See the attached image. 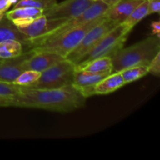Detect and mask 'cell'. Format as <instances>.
Returning a JSON list of instances; mask_svg holds the SVG:
<instances>
[{"label": "cell", "instance_id": "obj_30", "mask_svg": "<svg viewBox=\"0 0 160 160\" xmlns=\"http://www.w3.org/2000/svg\"><path fill=\"white\" fill-rule=\"evenodd\" d=\"M5 15H6V12H0V21H1V20H2V18L5 17Z\"/></svg>", "mask_w": 160, "mask_h": 160}, {"label": "cell", "instance_id": "obj_16", "mask_svg": "<svg viewBox=\"0 0 160 160\" xmlns=\"http://www.w3.org/2000/svg\"><path fill=\"white\" fill-rule=\"evenodd\" d=\"M6 40H17L28 47L31 48L30 39L20 32L18 28L6 18V15L0 21V42Z\"/></svg>", "mask_w": 160, "mask_h": 160}, {"label": "cell", "instance_id": "obj_19", "mask_svg": "<svg viewBox=\"0 0 160 160\" xmlns=\"http://www.w3.org/2000/svg\"><path fill=\"white\" fill-rule=\"evenodd\" d=\"M148 1L145 0L142 3L137 6L133 10V12L130 14L129 17L127 20L123 22L124 24L129 27L130 28L133 29L136 24L139 23L142 20H143L145 17L148 16Z\"/></svg>", "mask_w": 160, "mask_h": 160}, {"label": "cell", "instance_id": "obj_25", "mask_svg": "<svg viewBox=\"0 0 160 160\" xmlns=\"http://www.w3.org/2000/svg\"><path fill=\"white\" fill-rule=\"evenodd\" d=\"M148 1V14L159 13L160 11V0H147Z\"/></svg>", "mask_w": 160, "mask_h": 160}, {"label": "cell", "instance_id": "obj_11", "mask_svg": "<svg viewBox=\"0 0 160 160\" xmlns=\"http://www.w3.org/2000/svg\"><path fill=\"white\" fill-rule=\"evenodd\" d=\"M107 75L109 74L107 73L96 74V73H87V72L74 70V77H73L72 85L76 88L84 98H87L95 95L94 91L95 86Z\"/></svg>", "mask_w": 160, "mask_h": 160}, {"label": "cell", "instance_id": "obj_13", "mask_svg": "<svg viewBox=\"0 0 160 160\" xmlns=\"http://www.w3.org/2000/svg\"><path fill=\"white\" fill-rule=\"evenodd\" d=\"M144 1L145 0H120L114 6L109 7L104 15L116 25L120 24L123 23L133 10Z\"/></svg>", "mask_w": 160, "mask_h": 160}, {"label": "cell", "instance_id": "obj_18", "mask_svg": "<svg viewBox=\"0 0 160 160\" xmlns=\"http://www.w3.org/2000/svg\"><path fill=\"white\" fill-rule=\"evenodd\" d=\"M23 52V44L17 40H6L0 42V59H8L20 56Z\"/></svg>", "mask_w": 160, "mask_h": 160}, {"label": "cell", "instance_id": "obj_21", "mask_svg": "<svg viewBox=\"0 0 160 160\" xmlns=\"http://www.w3.org/2000/svg\"><path fill=\"white\" fill-rule=\"evenodd\" d=\"M57 0H20L16 3L14 8L28 6V7L42 9L45 12L55 6Z\"/></svg>", "mask_w": 160, "mask_h": 160}, {"label": "cell", "instance_id": "obj_33", "mask_svg": "<svg viewBox=\"0 0 160 160\" xmlns=\"http://www.w3.org/2000/svg\"><path fill=\"white\" fill-rule=\"evenodd\" d=\"M93 1H98V0H93Z\"/></svg>", "mask_w": 160, "mask_h": 160}, {"label": "cell", "instance_id": "obj_10", "mask_svg": "<svg viewBox=\"0 0 160 160\" xmlns=\"http://www.w3.org/2000/svg\"><path fill=\"white\" fill-rule=\"evenodd\" d=\"M34 53L32 49L24 52L20 56L12 59H4L0 63V81L12 83L17 77L24 71L23 62Z\"/></svg>", "mask_w": 160, "mask_h": 160}, {"label": "cell", "instance_id": "obj_7", "mask_svg": "<svg viewBox=\"0 0 160 160\" xmlns=\"http://www.w3.org/2000/svg\"><path fill=\"white\" fill-rule=\"evenodd\" d=\"M117 25L113 22L105 17V18L99 23H98L86 34L79 45L71 52L69 53L65 59L76 65L109 31H111Z\"/></svg>", "mask_w": 160, "mask_h": 160}, {"label": "cell", "instance_id": "obj_22", "mask_svg": "<svg viewBox=\"0 0 160 160\" xmlns=\"http://www.w3.org/2000/svg\"><path fill=\"white\" fill-rule=\"evenodd\" d=\"M40 75V72L35 70H24L17 77V79L12 83L20 87H28L35 82L39 78Z\"/></svg>", "mask_w": 160, "mask_h": 160}, {"label": "cell", "instance_id": "obj_26", "mask_svg": "<svg viewBox=\"0 0 160 160\" xmlns=\"http://www.w3.org/2000/svg\"><path fill=\"white\" fill-rule=\"evenodd\" d=\"M10 6L11 3L9 0H0V12H6Z\"/></svg>", "mask_w": 160, "mask_h": 160}, {"label": "cell", "instance_id": "obj_20", "mask_svg": "<svg viewBox=\"0 0 160 160\" xmlns=\"http://www.w3.org/2000/svg\"><path fill=\"white\" fill-rule=\"evenodd\" d=\"M125 84L141 79L148 73V66H139L124 69L120 71Z\"/></svg>", "mask_w": 160, "mask_h": 160}, {"label": "cell", "instance_id": "obj_17", "mask_svg": "<svg viewBox=\"0 0 160 160\" xmlns=\"http://www.w3.org/2000/svg\"><path fill=\"white\" fill-rule=\"evenodd\" d=\"M124 85L126 84L120 72H115L102 79L95 86L94 91L95 95H107L112 93Z\"/></svg>", "mask_w": 160, "mask_h": 160}, {"label": "cell", "instance_id": "obj_5", "mask_svg": "<svg viewBox=\"0 0 160 160\" xmlns=\"http://www.w3.org/2000/svg\"><path fill=\"white\" fill-rule=\"evenodd\" d=\"M74 64L67 59L57 62L41 73L38 79L24 89H56L73 84Z\"/></svg>", "mask_w": 160, "mask_h": 160}, {"label": "cell", "instance_id": "obj_31", "mask_svg": "<svg viewBox=\"0 0 160 160\" xmlns=\"http://www.w3.org/2000/svg\"><path fill=\"white\" fill-rule=\"evenodd\" d=\"M17 1H18V0H9V2H10L11 5H12V4H16V3L17 2Z\"/></svg>", "mask_w": 160, "mask_h": 160}, {"label": "cell", "instance_id": "obj_27", "mask_svg": "<svg viewBox=\"0 0 160 160\" xmlns=\"http://www.w3.org/2000/svg\"><path fill=\"white\" fill-rule=\"evenodd\" d=\"M11 98L0 96V107H9L10 106Z\"/></svg>", "mask_w": 160, "mask_h": 160}, {"label": "cell", "instance_id": "obj_8", "mask_svg": "<svg viewBox=\"0 0 160 160\" xmlns=\"http://www.w3.org/2000/svg\"><path fill=\"white\" fill-rule=\"evenodd\" d=\"M93 0H65L44 12V16L48 19H70L76 17L90 7Z\"/></svg>", "mask_w": 160, "mask_h": 160}, {"label": "cell", "instance_id": "obj_6", "mask_svg": "<svg viewBox=\"0 0 160 160\" xmlns=\"http://www.w3.org/2000/svg\"><path fill=\"white\" fill-rule=\"evenodd\" d=\"M131 30V28L123 23L114 27L83 57L79 62H87L93 59L104 56H109L111 58L119 50L123 48Z\"/></svg>", "mask_w": 160, "mask_h": 160}, {"label": "cell", "instance_id": "obj_3", "mask_svg": "<svg viewBox=\"0 0 160 160\" xmlns=\"http://www.w3.org/2000/svg\"><path fill=\"white\" fill-rule=\"evenodd\" d=\"M104 18V15L97 17L82 26L67 31V33L57 38L33 47L31 49L34 52H48L56 53L66 58L69 53L71 52L79 45L86 34L98 23H99Z\"/></svg>", "mask_w": 160, "mask_h": 160}, {"label": "cell", "instance_id": "obj_2", "mask_svg": "<svg viewBox=\"0 0 160 160\" xmlns=\"http://www.w3.org/2000/svg\"><path fill=\"white\" fill-rule=\"evenodd\" d=\"M160 52L159 36L152 35L128 48H122L111 57L112 73L139 66H148Z\"/></svg>", "mask_w": 160, "mask_h": 160}, {"label": "cell", "instance_id": "obj_32", "mask_svg": "<svg viewBox=\"0 0 160 160\" xmlns=\"http://www.w3.org/2000/svg\"><path fill=\"white\" fill-rule=\"evenodd\" d=\"M3 60H4V59H0V63H1V62H2V61H3Z\"/></svg>", "mask_w": 160, "mask_h": 160}, {"label": "cell", "instance_id": "obj_1", "mask_svg": "<svg viewBox=\"0 0 160 160\" xmlns=\"http://www.w3.org/2000/svg\"><path fill=\"white\" fill-rule=\"evenodd\" d=\"M86 98L73 85L56 89H24L11 98L10 106L66 112L84 106Z\"/></svg>", "mask_w": 160, "mask_h": 160}, {"label": "cell", "instance_id": "obj_15", "mask_svg": "<svg viewBox=\"0 0 160 160\" xmlns=\"http://www.w3.org/2000/svg\"><path fill=\"white\" fill-rule=\"evenodd\" d=\"M74 70L96 74H109L112 73V59L109 56H104L93 59L87 62H78L74 66Z\"/></svg>", "mask_w": 160, "mask_h": 160}, {"label": "cell", "instance_id": "obj_24", "mask_svg": "<svg viewBox=\"0 0 160 160\" xmlns=\"http://www.w3.org/2000/svg\"><path fill=\"white\" fill-rule=\"evenodd\" d=\"M148 73L159 77L160 75V52L158 53L148 65Z\"/></svg>", "mask_w": 160, "mask_h": 160}, {"label": "cell", "instance_id": "obj_23", "mask_svg": "<svg viewBox=\"0 0 160 160\" xmlns=\"http://www.w3.org/2000/svg\"><path fill=\"white\" fill-rule=\"evenodd\" d=\"M20 91H21L20 86L14 84L13 83H6L0 81V96L12 98Z\"/></svg>", "mask_w": 160, "mask_h": 160}, {"label": "cell", "instance_id": "obj_9", "mask_svg": "<svg viewBox=\"0 0 160 160\" xmlns=\"http://www.w3.org/2000/svg\"><path fill=\"white\" fill-rule=\"evenodd\" d=\"M67 20H68L48 19L45 16L42 15L33 20L29 24L19 28L18 30L24 35H26L31 42V40L42 37V36L48 34L50 31H53Z\"/></svg>", "mask_w": 160, "mask_h": 160}, {"label": "cell", "instance_id": "obj_12", "mask_svg": "<svg viewBox=\"0 0 160 160\" xmlns=\"http://www.w3.org/2000/svg\"><path fill=\"white\" fill-rule=\"evenodd\" d=\"M64 59L63 56L56 53L39 52H34L29 59L25 60L23 62V67L24 70H35L42 73Z\"/></svg>", "mask_w": 160, "mask_h": 160}, {"label": "cell", "instance_id": "obj_4", "mask_svg": "<svg viewBox=\"0 0 160 160\" xmlns=\"http://www.w3.org/2000/svg\"><path fill=\"white\" fill-rule=\"evenodd\" d=\"M109 9V6L102 0L95 1V2L90 7L88 8L84 12H82L81 15L67 20L63 23L57 27L56 29L48 32V34H45L42 37L38 38L31 40V42H30L31 48H32L33 47H35L37 45H42L45 42L60 37L61 35L67 33V31L82 26V25L85 24L88 22L91 21L94 19L104 15Z\"/></svg>", "mask_w": 160, "mask_h": 160}, {"label": "cell", "instance_id": "obj_29", "mask_svg": "<svg viewBox=\"0 0 160 160\" xmlns=\"http://www.w3.org/2000/svg\"><path fill=\"white\" fill-rule=\"evenodd\" d=\"M102 1H103L105 3H106V4H107L109 7H111V6H114L116 3H117L118 2H120V0H102Z\"/></svg>", "mask_w": 160, "mask_h": 160}, {"label": "cell", "instance_id": "obj_28", "mask_svg": "<svg viewBox=\"0 0 160 160\" xmlns=\"http://www.w3.org/2000/svg\"><path fill=\"white\" fill-rule=\"evenodd\" d=\"M152 32L154 34L159 36L160 34V25L159 21L152 22Z\"/></svg>", "mask_w": 160, "mask_h": 160}, {"label": "cell", "instance_id": "obj_14", "mask_svg": "<svg viewBox=\"0 0 160 160\" xmlns=\"http://www.w3.org/2000/svg\"><path fill=\"white\" fill-rule=\"evenodd\" d=\"M42 15H44V10L28 6L13 8L12 10L6 12V18L10 20L17 28L29 24L33 20Z\"/></svg>", "mask_w": 160, "mask_h": 160}]
</instances>
